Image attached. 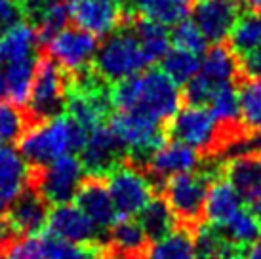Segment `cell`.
<instances>
[{
  "label": "cell",
  "instance_id": "3957f363",
  "mask_svg": "<svg viewBox=\"0 0 261 259\" xmlns=\"http://www.w3.org/2000/svg\"><path fill=\"white\" fill-rule=\"evenodd\" d=\"M166 134L168 139L189 145L210 159L234 143V139L219 126L216 116L204 105H187L179 109L166 122Z\"/></svg>",
  "mask_w": 261,
  "mask_h": 259
},
{
  "label": "cell",
  "instance_id": "9c48e42d",
  "mask_svg": "<svg viewBox=\"0 0 261 259\" xmlns=\"http://www.w3.org/2000/svg\"><path fill=\"white\" fill-rule=\"evenodd\" d=\"M183 95L179 86L160 67H152L143 74L139 72V113L168 122L181 109Z\"/></svg>",
  "mask_w": 261,
  "mask_h": 259
},
{
  "label": "cell",
  "instance_id": "74e56055",
  "mask_svg": "<svg viewBox=\"0 0 261 259\" xmlns=\"http://www.w3.org/2000/svg\"><path fill=\"white\" fill-rule=\"evenodd\" d=\"M25 12L17 0H0V31L21 21Z\"/></svg>",
  "mask_w": 261,
  "mask_h": 259
},
{
  "label": "cell",
  "instance_id": "44dd1931",
  "mask_svg": "<svg viewBox=\"0 0 261 259\" xmlns=\"http://www.w3.org/2000/svg\"><path fill=\"white\" fill-rule=\"evenodd\" d=\"M149 238L143 227L134 217H118L109 227L107 246L113 255L124 259H139L145 252Z\"/></svg>",
  "mask_w": 261,
  "mask_h": 259
},
{
  "label": "cell",
  "instance_id": "836d02e7",
  "mask_svg": "<svg viewBox=\"0 0 261 259\" xmlns=\"http://www.w3.org/2000/svg\"><path fill=\"white\" fill-rule=\"evenodd\" d=\"M31 124L25 107L10 99H0V143L12 145L19 141Z\"/></svg>",
  "mask_w": 261,
  "mask_h": 259
},
{
  "label": "cell",
  "instance_id": "60d3db41",
  "mask_svg": "<svg viewBox=\"0 0 261 259\" xmlns=\"http://www.w3.org/2000/svg\"><path fill=\"white\" fill-rule=\"evenodd\" d=\"M6 210H8V200L4 198V194L0 193V219L6 216Z\"/></svg>",
  "mask_w": 261,
  "mask_h": 259
},
{
  "label": "cell",
  "instance_id": "7402d4cb",
  "mask_svg": "<svg viewBox=\"0 0 261 259\" xmlns=\"http://www.w3.org/2000/svg\"><path fill=\"white\" fill-rule=\"evenodd\" d=\"M242 198L223 175L212 181L206 202H204V221L210 225H223L242 208Z\"/></svg>",
  "mask_w": 261,
  "mask_h": 259
},
{
  "label": "cell",
  "instance_id": "4dcf8cb0",
  "mask_svg": "<svg viewBox=\"0 0 261 259\" xmlns=\"http://www.w3.org/2000/svg\"><path fill=\"white\" fill-rule=\"evenodd\" d=\"M240 120L250 136H261V80H239Z\"/></svg>",
  "mask_w": 261,
  "mask_h": 259
},
{
  "label": "cell",
  "instance_id": "277c9868",
  "mask_svg": "<svg viewBox=\"0 0 261 259\" xmlns=\"http://www.w3.org/2000/svg\"><path fill=\"white\" fill-rule=\"evenodd\" d=\"M149 65L151 61L147 59L130 23L126 21L115 33H111L105 38V42L99 44L94 61H92V69L103 80L115 84L118 80L143 72Z\"/></svg>",
  "mask_w": 261,
  "mask_h": 259
},
{
  "label": "cell",
  "instance_id": "f35d334b",
  "mask_svg": "<svg viewBox=\"0 0 261 259\" xmlns=\"http://www.w3.org/2000/svg\"><path fill=\"white\" fill-rule=\"evenodd\" d=\"M244 259H261V237L252 246H248L244 252Z\"/></svg>",
  "mask_w": 261,
  "mask_h": 259
},
{
  "label": "cell",
  "instance_id": "8992f818",
  "mask_svg": "<svg viewBox=\"0 0 261 259\" xmlns=\"http://www.w3.org/2000/svg\"><path fill=\"white\" fill-rule=\"evenodd\" d=\"M65 92L67 72L48 56H38L37 72L33 80L29 99H27V115L31 122L48 120L65 113Z\"/></svg>",
  "mask_w": 261,
  "mask_h": 259
},
{
  "label": "cell",
  "instance_id": "9a60e30c",
  "mask_svg": "<svg viewBox=\"0 0 261 259\" xmlns=\"http://www.w3.org/2000/svg\"><path fill=\"white\" fill-rule=\"evenodd\" d=\"M223 177L240 194L248 210L261 208V149L240 152L223 164Z\"/></svg>",
  "mask_w": 261,
  "mask_h": 259
},
{
  "label": "cell",
  "instance_id": "4316f807",
  "mask_svg": "<svg viewBox=\"0 0 261 259\" xmlns=\"http://www.w3.org/2000/svg\"><path fill=\"white\" fill-rule=\"evenodd\" d=\"M46 259H109L111 250L107 244H74L50 232H40Z\"/></svg>",
  "mask_w": 261,
  "mask_h": 259
},
{
  "label": "cell",
  "instance_id": "e0dca14e",
  "mask_svg": "<svg viewBox=\"0 0 261 259\" xmlns=\"http://www.w3.org/2000/svg\"><path fill=\"white\" fill-rule=\"evenodd\" d=\"M48 214H50V204L35 189L29 187L15 200H12L4 217L12 225L17 237H35L44 232L48 223Z\"/></svg>",
  "mask_w": 261,
  "mask_h": 259
},
{
  "label": "cell",
  "instance_id": "83f0119b",
  "mask_svg": "<svg viewBox=\"0 0 261 259\" xmlns=\"http://www.w3.org/2000/svg\"><path fill=\"white\" fill-rule=\"evenodd\" d=\"M37 63H38V56H35V58L8 63L2 69L4 76H6L8 99L17 103V105H21V107L29 99L33 80H35V72H37Z\"/></svg>",
  "mask_w": 261,
  "mask_h": 259
},
{
  "label": "cell",
  "instance_id": "8fae6325",
  "mask_svg": "<svg viewBox=\"0 0 261 259\" xmlns=\"http://www.w3.org/2000/svg\"><path fill=\"white\" fill-rule=\"evenodd\" d=\"M97 48V36L79 27H65L44 44V56L54 59L67 74H73L92 65Z\"/></svg>",
  "mask_w": 261,
  "mask_h": 259
},
{
  "label": "cell",
  "instance_id": "f1b7e54d",
  "mask_svg": "<svg viewBox=\"0 0 261 259\" xmlns=\"http://www.w3.org/2000/svg\"><path fill=\"white\" fill-rule=\"evenodd\" d=\"M221 235L229 242H232L239 248L246 250L248 246H252L261 237V221L252 210L240 208L232 217H229L223 225H216Z\"/></svg>",
  "mask_w": 261,
  "mask_h": 259
},
{
  "label": "cell",
  "instance_id": "d6a6232c",
  "mask_svg": "<svg viewBox=\"0 0 261 259\" xmlns=\"http://www.w3.org/2000/svg\"><path fill=\"white\" fill-rule=\"evenodd\" d=\"M200 63H202V59L193 51L170 48L166 56L160 59V69L166 72L177 86H185L189 80L198 74Z\"/></svg>",
  "mask_w": 261,
  "mask_h": 259
},
{
  "label": "cell",
  "instance_id": "6da1fadb",
  "mask_svg": "<svg viewBox=\"0 0 261 259\" xmlns=\"http://www.w3.org/2000/svg\"><path fill=\"white\" fill-rule=\"evenodd\" d=\"M86 139L88 130L71 115L63 113L31 124L19 139V152L33 168H40L63 154L80 152Z\"/></svg>",
  "mask_w": 261,
  "mask_h": 259
},
{
  "label": "cell",
  "instance_id": "cb8c5ba5",
  "mask_svg": "<svg viewBox=\"0 0 261 259\" xmlns=\"http://www.w3.org/2000/svg\"><path fill=\"white\" fill-rule=\"evenodd\" d=\"M139 259H198L195 230L177 225L166 237L151 240Z\"/></svg>",
  "mask_w": 261,
  "mask_h": 259
},
{
  "label": "cell",
  "instance_id": "52a82bcc",
  "mask_svg": "<svg viewBox=\"0 0 261 259\" xmlns=\"http://www.w3.org/2000/svg\"><path fill=\"white\" fill-rule=\"evenodd\" d=\"M84 177H86V170L80 157L63 154L59 159L51 160L50 164L35 168L31 187L50 206H58V204L73 200Z\"/></svg>",
  "mask_w": 261,
  "mask_h": 259
},
{
  "label": "cell",
  "instance_id": "ba28073f",
  "mask_svg": "<svg viewBox=\"0 0 261 259\" xmlns=\"http://www.w3.org/2000/svg\"><path fill=\"white\" fill-rule=\"evenodd\" d=\"M105 181L118 217H138L139 212L154 198L156 181L130 160L111 172Z\"/></svg>",
  "mask_w": 261,
  "mask_h": 259
},
{
  "label": "cell",
  "instance_id": "d6986e66",
  "mask_svg": "<svg viewBox=\"0 0 261 259\" xmlns=\"http://www.w3.org/2000/svg\"><path fill=\"white\" fill-rule=\"evenodd\" d=\"M35 168L12 145L0 143V193L8 202L15 200L33 183Z\"/></svg>",
  "mask_w": 261,
  "mask_h": 259
},
{
  "label": "cell",
  "instance_id": "5bb4252c",
  "mask_svg": "<svg viewBox=\"0 0 261 259\" xmlns=\"http://www.w3.org/2000/svg\"><path fill=\"white\" fill-rule=\"evenodd\" d=\"M193 21L202 31L208 42L221 44L229 38L234 23L240 15L239 0H195Z\"/></svg>",
  "mask_w": 261,
  "mask_h": 259
},
{
  "label": "cell",
  "instance_id": "603a6c76",
  "mask_svg": "<svg viewBox=\"0 0 261 259\" xmlns=\"http://www.w3.org/2000/svg\"><path fill=\"white\" fill-rule=\"evenodd\" d=\"M198 72L214 88H219L223 84H234V82L240 80L239 58L232 54L229 46L214 44L204 54V59L200 63V71Z\"/></svg>",
  "mask_w": 261,
  "mask_h": 259
},
{
  "label": "cell",
  "instance_id": "1f68e13d",
  "mask_svg": "<svg viewBox=\"0 0 261 259\" xmlns=\"http://www.w3.org/2000/svg\"><path fill=\"white\" fill-rule=\"evenodd\" d=\"M261 44V15L257 12L240 14L231 35H229V48L237 58L246 56Z\"/></svg>",
  "mask_w": 261,
  "mask_h": 259
},
{
  "label": "cell",
  "instance_id": "ac0fdd59",
  "mask_svg": "<svg viewBox=\"0 0 261 259\" xmlns=\"http://www.w3.org/2000/svg\"><path fill=\"white\" fill-rule=\"evenodd\" d=\"M73 200L101 230H109L111 225L118 219L113 196L109 193L107 181L103 177L86 175Z\"/></svg>",
  "mask_w": 261,
  "mask_h": 259
},
{
  "label": "cell",
  "instance_id": "7a4b0ae2",
  "mask_svg": "<svg viewBox=\"0 0 261 259\" xmlns=\"http://www.w3.org/2000/svg\"><path fill=\"white\" fill-rule=\"evenodd\" d=\"M223 175V164L208 162L193 172L177 173L162 183L164 200L174 212L177 223L195 230L204 223V202L212 181Z\"/></svg>",
  "mask_w": 261,
  "mask_h": 259
},
{
  "label": "cell",
  "instance_id": "f546056e",
  "mask_svg": "<svg viewBox=\"0 0 261 259\" xmlns=\"http://www.w3.org/2000/svg\"><path fill=\"white\" fill-rule=\"evenodd\" d=\"M138 221L145 230L149 242L166 237L168 232H172L179 225L172 208L168 206V202L164 198H159V196H154L145 208L139 212Z\"/></svg>",
  "mask_w": 261,
  "mask_h": 259
},
{
  "label": "cell",
  "instance_id": "8d00e7d4",
  "mask_svg": "<svg viewBox=\"0 0 261 259\" xmlns=\"http://www.w3.org/2000/svg\"><path fill=\"white\" fill-rule=\"evenodd\" d=\"M240 76L242 79H255L261 80V44L246 56L239 58Z\"/></svg>",
  "mask_w": 261,
  "mask_h": 259
},
{
  "label": "cell",
  "instance_id": "d590c367",
  "mask_svg": "<svg viewBox=\"0 0 261 259\" xmlns=\"http://www.w3.org/2000/svg\"><path fill=\"white\" fill-rule=\"evenodd\" d=\"M0 259H46L42 235L17 237L0 250Z\"/></svg>",
  "mask_w": 261,
  "mask_h": 259
},
{
  "label": "cell",
  "instance_id": "ab89813d",
  "mask_svg": "<svg viewBox=\"0 0 261 259\" xmlns=\"http://www.w3.org/2000/svg\"><path fill=\"white\" fill-rule=\"evenodd\" d=\"M242 4L250 8L252 12H261V0H242Z\"/></svg>",
  "mask_w": 261,
  "mask_h": 259
},
{
  "label": "cell",
  "instance_id": "ee69618b",
  "mask_svg": "<svg viewBox=\"0 0 261 259\" xmlns=\"http://www.w3.org/2000/svg\"><path fill=\"white\" fill-rule=\"evenodd\" d=\"M109 259H124V257H118V255H113V253H111V257Z\"/></svg>",
  "mask_w": 261,
  "mask_h": 259
},
{
  "label": "cell",
  "instance_id": "484cf974",
  "mask_svg": "<svg viewBox=\"0 0 261 259\" xmlns=\"http://www.w3.org/2000/svg\"><path fill=\"white\" fill-rule=\"evenodd\" d=\"M195 0H134L132 14L156 21L166 27H174L179 21L187 19L193 10Z\"/></svg>",
  "mask_w": 261,
  "mask_h": 259
},
{
  "label": "cell",
  "instance_id": "e575fe53",
  "mask_svg": "<svg viewBox=\"0 0 261 259\" xmlns=\"http://www.w3.org/2000/svg\"><path fill=\"white\" fill-rule=\"evenodd\" d=\"M172 38V46L179 48V50L193 51L196 56H202L208 50V40L202 35V31L195 25V21L183 19L177 25H174V29L170 33Z\"/></svg>",
  "mask_w": 261,
  "mask_h": 259
},
{
  "label": "cell",
  "instance_id": "ffe728a7",
  "mask_svg": "<svg viewBox=\"0 0 261 259\" xmlns=\"http://www.w3.org/2000/svg\"><path fill=\"white\" fill-rule=\"evenodd\" d=\"M40 46L37 27L31 21H17L0 31V65L14 63L38 56Z\"/></svg>",
  "mask_w": 261,
  "mask_h": 259
},
{
  "label": "cell",
  "instance_id": "4fadbf2b",
  "mask_svg": "<svg viewBox=\"0 0 261 259\" xmlns=\"http://www.w3.org/2000/svg\"><path fill=\"white\" fill-rule=\"evenodd\" d=\"M71 21L94 36H109L126 23L128 12L111 0H69Z\"/></svg>",
  "mask_w": 261,
  "mask_h": 259
},
{
  "label": "cell",
  "instance_id": "5b68a950",
  "mask_svg": "<svg viewBox=\"0 0 261 259\" xmlns=\"http://www.w3.org/2000/svg\"><path fill=\"white\" fill-rule=\"evenodd\" d=\"M109 126L126 147L128 160L141 168L152 152L168 141L166 122L139 111H116L111 115Z\"/></svg>",
  "mask_w": 261,
  "mask_h": 259
},
{
  "label": "cell",
  "instance_id": "d4e9b609",
  "mask_svg": "<svg viewBox=\"0 0 261 259\" xmlns=\"http://www.w3.org/2000/svg\"><path fill=\"white\" fill-rule=\"evenodd\" d=\"M126 21L130 23V27L134 29L139 44H141V48L145 51L147 59L151 63L160 61L168 54V50L172 48V38H170L166 25H160L156 21L134 15L132 12H128Z\"/></svg>",
  "mask_w": 261,
  "mask_h": 259
},
{
  "label": "cell",
  "instance_id": "7bdbcfd3",
  "mask_svg": "<svg viewBox=\"0 0 261 259\" xmlns=\"http://www.w3.org/2000/svg\"><path fill=\"white\" fill-rule=\"evenodd\" d=\"M17 2H19L21 6H25V4H27V2H31V0H17Z\"/></svg>",
  "mask_w": 261,
  "mask_h": 259
},
{
  "label": "cell",
  "instance_id": "7c38bea8",
  "mask_svg": "<svg viewBox=\"0 0 261 259\" xmlns=\"http://www.w3.org/2000/svg\"><path fill=\"white\" fill-rule=\"evenodd\" d=\"M44 230L74 244H107V238L101 235L103 230L76 204L69 202L51 206Z\"/></svg>",
  "mask_w": 261,
  "mask_h": 259
},
{
  "label": "cell",
  "instance_id": "b9f144b4",
  "mask_svg": "<svg viewBox=\"0 0 261 259\" xmlns=\"http://www.w3.org/2000/svg\"><path fill=\"white\" fill-rule=\"evenodd\" d=\"M111 2H115V4H118V6H122L124 2H128V0H111Z\"/></svg>",
  "mask_w": 261,
  "mask_h": 259
},
{
  "label": "cell",
  "instance_id": "30bf717a",
  "mask_svg": "<svg viewBox=\"0 0 261 259\" xmlns=\"http://www.w3.org/2000/svg\"><path fill=\"white\" fill-rule=\"evenodd\" d=\"M80 160L84 164L86 175L105 179L118 166L128 162V151L109 122H105L88 132L86 145L80 151Z\"/></svg>",
  "mask_w": 261,
  "mask_h": 259
},
{
  "label": "cell",
  "instance_id": "2e32d148",
  "mask_svg": "<svg viewBox=\"0 0 261 259\" xmlns=\"http://www.w3.org/2000/svg\"><path fill=\"white\" fill-rule=\"evenodd\" d=\"M202 154L195 151L193 147L174 141V139H168L166 143L160 145L159 149L149 157L143 170L156 181V185L159 183L162 185L172 175L196 170L202 164Z\"/></svg>",
  "mask_w": 261,
  "mask_h": 259
}]
</instances>
